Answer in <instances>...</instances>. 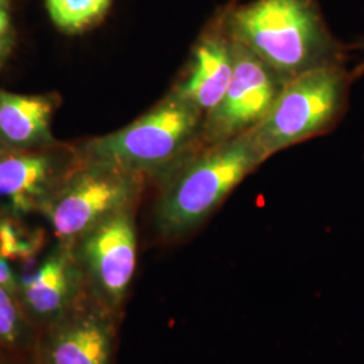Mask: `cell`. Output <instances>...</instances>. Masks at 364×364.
<instances>
[{"instance_id": "6da1fadb", "label": "cell", "mask_w": 364, "mask_h": 364, "mask_svg": "<svg viewBox=\"0 0 364 364\" xmlns=\"http://www.w3.org/2000/svg\"><path fill=\"white\" fill-rule=\"evenodd\" d=\"M231 37L289 81L308 70L341 64L343 48L316 0H254L223 11Z\"/></svg>"}, {"instance_id": "7a4b0ae2", "label": "cell", "mask_w": 364, "mask_h": 364, "mask_svg": "<svg viewBox=\"0 0 364 364\" xmlns=\"http://www.w3.org/2000/svg\"><path fill=\"white\" fill-rule=\"evenodd\" d=\"M262 164L247 134L189 153L159 177L162 186L154 209L158 234L178 239L195 231Z\"/></svg>"}, {"instance_id": "3957f363", "label": "cell", "mask_w": 364, "mask_h": 364, "mask_svg": "<svg viewBox=\"0 0 364 364\" xmlns=\"http://www.w3.org/2000/svg\"><path fill=\"white\" fill-rule=\"evenodd\" d=\"M204 117L169 92L120 130L76 147L80 162L161 177L201 144Z\"/></svg>"}, {"instance_id": "277c9868", "label": "cell", "mask_w": 364, "mask_h": 364, "mask_svg": "<svg viewBox=\"0 0 364 364\" xmlns=\"http://www.w3.org/2000/svg\"><path fill=\"white\" fill-rule=\"evenodd\" d=\"M350 81L343 64L320 66L287 81L269 114L247 132L260 161L335 126L346 111Z\"/></svg>"}, {"instance_id": "5b68a950", "label": "cell", "mask_w": 364, "mask_h": 364, "mask_svg": "<svg viewBox=\"0 0 364 364\" xmlns=\"http://www.w3.org/2000/svg\"><path fill=\"white\" fill-rule=\"evenodd\" d=\"M144 178L138 173L80 162L43 212L55 236L70 246L102 221L134 208Z\"/></svg>"}, {"instance_id": "8992f818", "label": "cell", "mask_w": 364, "mask_h": 364, "mask_svg": "<svg viewBox=\"0 0 364 364\" xmlns=\"http://www.w3.org/2000/svg\"><path fill=\"white\" fill-rule=\"evenodd\" d=\"M234 73L220 102L203 120L201 144H221L255 129L287 81L234 39Z\"/></svg>"}, {"instance_id": "52a82bcc", "label": "cell", "mask_w": 364, "mask_h": 364, "mask_svg": "<svg viewBox=\"0 0 364 364\" xmlns=\"http://www.w3.org/2000/svg\"><path fill=\"white\" fill-rule=\"evenodd\" d=\"M76 259L97 296L117 308L126 297L136 269V230L132 209L102 221L77 242Z\"/></svg>"}, {"instance_id": "ba28073f", "label": "cell", "mask_w": 364, "mask_h": 364, "mask_svg": "<svg viewBox=\"0 0 364 364\" xmlns=\"http://www.w3.org/2000/svg\"><path fill=\"white\" fill-rule=\"evenodd\" d=\"M80 164L76 149L9 151L0 158V201L14 213L43 210Z\"/></svg>"}, {"instance_id": "9c48e42d", "label": "cell", "mask_w": 364, "mask_h": 364, "mask_svg": "<svg viewBox=\"0 0 364 364\" xmlns=\"http://www.w3.org/2000/svg\"><path fill=\"white\" fill-rule=\"evenodd\" d=\"M234 65V38L220 13L196 41L186 68L170 92L205 117L227 91Z\"/></svg>"}, {"instance_id": "30bf717a", "label": "cell", "mask_w": 364, "mask_h": 364, "mask_svg": "<svg viewBox=\"0 0 364 364\" xmlns=\"http://www.w3.org/2000/svg\"><path fill=\"white\" fill-rule=\"evenodd\" d=\"M57 100L50 95H21L0 90V142L9 151L57 146L52 120Z\"/></svg>"}, {"instance_id": "8fae6325", "label": "cell", "mask_w": 364, "mask_h": 364, "mask_svg": "<svg viewBox=\"0 0 364 364\" xmlns=\"http://www.w3.org/2000/svg\"><path fill=\"white\" fill-rule=\"evenodd\" d=\"M112 329L102 313L80 311L54 329L46 347L48 364H109Z\"/></svg>"}, {"instance_id": "7c38bea8", "label": "cell", "mask_w": 364, "mask_h": 364, "mask_svg": "<svg viewBox=\"0 0 364 364\" xmlns=\"http://www.w3.org/2000/svg\"><path fill=\"white\" fill-rule=\"evenodd\" d=\"M77 266L68 245L63 243L54 250L23 284V299L28 311L39 317H54L64 312L73 299Z\"/></svg>"}, {"instance_id": "4fadbf2b", "label": "cell", "mask_w": 364, "mask_h": 364, "mask_svg": "<svg viewBox=\"0 0 364 364\" xmlns=\"http://www.w3.org/2000/svg\"><path fill=\"white\" fill-rule=\"evenodd\" d=\"M53 23L66 34H80L99 25L112 0H45Z\"/></svg>"}, {"instance_id": "5bb4252c", "label": "cell", "mask_w": 364, "mask_h": 364, "mask_svg": "<svg viewBox=\"0 0 364 364\" xmlns=\"http://www.w3.org/2000/svg\"><path fill=\"white\" fill-rule=\"evenodd\" d=\"M41 245V235L33 234L10 218L0 219V254L9 258H30Z\"/></svg>"}, {"instance_id": "9a60e30c", "label": "cell", "mask_w": 364, "mask_h": 364, "mask_svg": "<svg viewBox=\"0 0 364 364\" xmlns=\"http://www.w3.org/2000/svg\"><path fill=\"white\" fill-rule=\"evenodd\" d=\"M11 294L0 287V341L9 344L15 343L22 333V318Z\"/></svg>"}, {"instance_id": "2e32d148", "label": "cell", "mask_w": 364, "mask_h": 364, "mask_svg": "<svg viewBox=\"0 0 364 364\" xmlns=\"http://www.w3.org/2000/svg\"><path fill=\"white\" fill-rule=\"evenodd\" d=\"M15 46L11 0H0V68L7 63Z\"/></svg>"}, {"instance_id": "e0dca14e", "label": "cell", "mask_w": 364, "mask_h": 364, "mask_svg": "<svg viewBox=\"0 0 364 364\" xmlns=\"http://www.w3.org/2000/svg\"><path fill=\"white\" fill-rule=\"evenodd\" d=\"M0 287H6L11 293H14V290L18 287L13 269L10 267L9 262L1 254H0Z\"/></svg>"}, {"instance_id": "ac0fdd59", "label": "cell", "mask_w": 364, "mask_h": 364, "mask_svg": "<svg viewBox=\"0 0 364 364\" xmlns=\"http://www.w3.org/2000/svg\"><path fill=\"white\" fill-rule=\"evenodd\" d=\"M358 48L360 49V52L363 53V61H362V64L359 65V68H356L355 76H358V75H360V73H363L364 72V38L358 43Z\"/></svg>"}, {"instance_id": "d6986e66", "label": "cell", "mask_w": 364, "mask_h": 364, "mask_svg": "<svg viewBox=\"0 0 364 364\" xmlns=\"http://www.w3.org/2000/svg\"><path fill=\"white\" fill-rule=\"evenodd\" d=\"M6 153H9V150H7V149H6V147L1 144V142H0V158L4 156Z\"/></svg>"}]
</instances>
